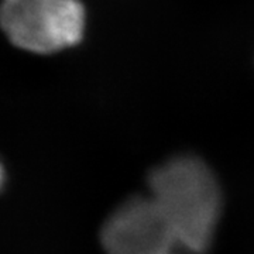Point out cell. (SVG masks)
Masks as SVG:
<instances>
[{"instance_id": "cell-2", "label": "cell", "mask_w": 254, "mask_h": 254, "mask_svg": "<svg viewBox=\"0 0 254 254\" xmlns=\"http://www.w3.org/2000/svg\"><path fill=\"white\" fill-rule=\"evenodd\" d=\"M86 24L79 0H1L0 27L18 48L54 54L76 46Z\"/></svg>"}, {"instance_id": "cell-3", "label": "cell", "mask_w": 254, "mask_h": 254, "mask_svg": "<svg viewBox=\"0 0 254 254\" xmlns=\"http://www.w3.org/2000/svg\"><path fill=\"white\" fill-rule=\"evenodd\" d=\"M106 254H170L175 247L168 223L151 198H133L116 209L102 229Z\"/></svg>"}, {"instance_id": "cell-4", "label": "cell", "mask_w": 254, "mask_h": 254, "mask_svg": "<svg viewBox=\"0 0 254 254\" xmlns=\"http://www.w3.org/2000/svg\"><path fill=\"white\" fill-rule=\"evenodd\" d=\"M4 184H6V170H4L3 164L0 161V190H3Z\"/></svg>"}, {"instance_id": "cell-1", "label": "cell", "mask_w": 254, "mask_h": 254, "mask_svg": "<svg viewBox=\"0 0 254 254\" xmlns=\"http://www.w3.org/2000/svg\"><path fill=\"white\" fill-rule=\"evenodd\" d=\"M150 198L171 229L175 246L205 253L216 233L222 195L216 177L199 158L180 155L150 175Z\"/></svg>"}, {"instance_id": "cell-5", "label": "cell", "mask_w": 254, "mask_h": 254, "mask_svg": "<svg viewBox=\"0 0 254 254\" xmlns=\"http://www.w3.org/2000/svg\"><path fill=\"white\" fill-rule=\"evenodd\" d=\"M170 254H174V253H170Z\"/></svg>"}]
</instances>
